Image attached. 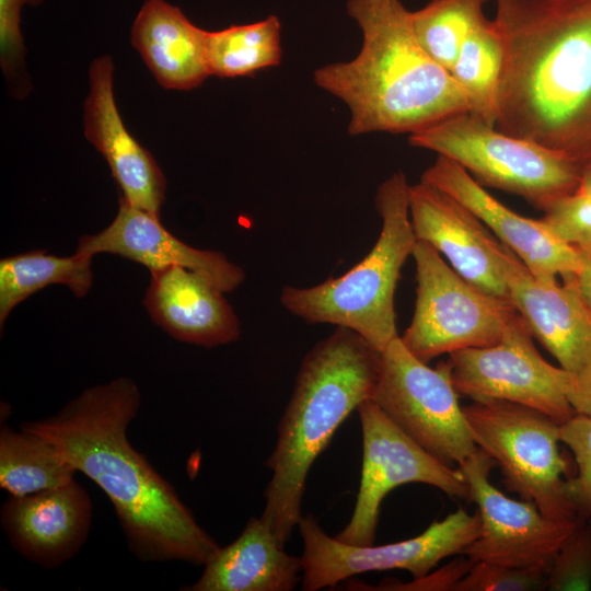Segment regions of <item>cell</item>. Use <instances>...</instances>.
Segmentation results:
<instances>
[{"instance_id": "1", "label": "cell", "mask_w": 591, "mask_h": 591, "mask_svg": "<svg viewBox=\"0 0 591 591\" xmlns=\"http://www.w3.org/2000/svg\"><path fill=\"white\" fill-rule=\"evenodd\" d=\"M139 405L136 383L118 378L84 390L57 414L23 421L20 428L53 442L77 472L106 494L139 560L205 565L220 546L128 440Z\"/></svg>"}, {"instance_id": "2", "label": "cell", "mask_w": 591, "mask_h": 591, "mask_svg": "<svg viewBox=\"0 0 591 591\" xmlns=\"http://www.w3.org/2000/svg\"><path fill=\"white\" fill-rule=\"evenodd\" d=\"M503 46L495 127L591 164V0H494Z\"/></svg>"}, {"instance_id": "3", "label": "cell", "mask_w": 591, "mask_h": 591, "mask_svg": "<svg viewBox=\"0 0 591 591\" xmlns=\"http://www.w3.org/2000/svg\"><path fill=\"white\" fill-rule=\"evenodd\" d=\"M346 10L361 30L360 51L317 68L313 80L348 106L350 136L410 135L468 113L451 73L419 44L401 0H347Z\"/></svg>"}, {"instance_id": "4", "label": "cell", "mask_w": 591, "mask_h": 591, "mask_svg": "<svg viewBox=\"0 0 591 591\" xmlns=\"http://www.w3.org/2000/svg\"><path fill=\"white\" fill-rule=\"evenodd\" d=\"M382 351L352 329L337 327L302 359L292 395L266 461L273 475L260 519L285 546L299 524L306 477L343 421L372 397Z\"/></svg>"}, {"instance_id": "5", "label": "cell", "mask_w": 591, "mask_h": 591, "mask_svg": "<svg viewBox=\"0 0 591 591\" xmlns=\"http://www.w3.org/2000/svg\"><path fill=\"white\" fill-rule=\"evenodd\" d=\"M408 189L402 171L383 181L375 195L381 231L368 255L344 275L320 285L285 286L280 293L281 305L308 323L352 329L383 351L398 336L395 290L417 241L410 221Z\"/></svg>"}, {"instance_id": "6", "label": "cell", "mask_w": 591, "mask_h": 591, "mask_svg": "<svg viewBox=\"0 0 591 591\" xmlns=\"http://www.w3.org/2000/svg\"><path fill=\"white\" fill-rule=\"evenodd\" d=\"M408 142L456 162L480 185L518 195L541 210L576 192L582 173L566 157L470 113L410 134Z\"/></svg>"}, {"instance_id": "7", "label": "cell", "mask_w": 591, "mask_h": 591, "mask_svg": "<svg viewBox=\"0 0 591 591\" xmlns=\"http://www.w3.org/2000/svg\"><path fill=\"white\" fill-rule=\"evenodd\" d=\"M463 412L475 443L499 466L508 490L534 502L549 519L577 518L565 494L567 462L559 450L558 422L500 399L473 401Z\"/></svg>"}, {"instance_id": "8", "label": "cell", "mask_w": 591, "mask_h": 591, "mask_svg": "<svg viewBox=\"0 0 591 591\" xmlns=\"http://www.w3.org/2000/svg\"><path fill=\"white\" fill-rule=\"evenodd\" d=\"M416 302L401 337L417 359L428 363L443 354L497 343L518 314L509 299L472 285L427 242L417 240Z\"/></svg>"}, {"instance_id": "9", "label": "cell", "mask_w": 591, "mask_h": 591, "mask_svg": "<svg viewBox=\"0 0 591 591\" xmlns=\"http://www.w3.org/2000/svg\"><path fill=\"white\" fill-rule=\"evenodd\" d=\"M371 398L406 434L449 466H459L478 450L449 361L430 368L408 351L399 336L382 351Z\"/></svg>"}, {"instance_id": "10", "label": "cell", "mask_w": 591, "mask_h": 591, "mask_svg": "<svg viewBox=\"0 0 591 591\" xmlns=\"http://www.w3.org/2000/svg\"><path fill=\"white\" fill-rule=\"evenodd\" d=\"M298 526L303 542L301 589L316 591L368 571L402 569L413 579L422 578L442 559L462 554L479 535L480 520L478 512L460 508L413 538L379 546L343 543L327 535L312 514L302 517Z\"/></svg>"}, {"instance_id": "11", "label": "cell", "mask_w": 591, "mask_h": 591, "mask_svg": "<svg viewBox=\"0 0 591 591\" xmlns=\"http://www.w3.org/2000/svg\"><path fill=\"white\" fill-rule=\"evenodd\" d=\"M362 431V466L359 491L349 522L335 537L367 546L375 542L380 508L397 486L421 483L452 499L471 501L463 472L432 456L397 427L369 398L357 408Z\"/></svg>"}, {"instance_id": "12", "label": "cell", "mask_w": 591, "mask_h": 591, "mask_svg": "<svg viewBox=\"0 0 591 591\" xmlns=\"http://www.w3.org/2000/svg\"><path fill=\"white\" fill-rule=\"evenodd\" d=\"M448 361L459 395L521 404L559 425L576 415L561 389L563 368L540 355L519 313L497 343L451 352Z\"/></svg>"}, {"instance_id": "13", "label": "cell", "mask_w": 591, "mask_h": 591, "mask_svg": "<svg viewBox=\"0 0 591 591\" xmlns=\"http://www.w3.org/2000/svg\"><path fill=\"white\" fill-rule=\"evenodd\" d=\"M496 462L478 450L459 465L478 507L479 535L463 551L472 561H486L514 568L546 570L578 523L544 515L534 502L514 500L489 480Z\"/></svg>"}, {"instance_id": "14", "label": "cell", "mask_w": 591, "mask_h": 591, "mask_svg": "<svg viewBox=\"0 0 591 591\" xmlns=\"http://www.w3.org/2000/svg\"><path fill=\"white\" fill-rule=\"evenodd\" d=\"M409 215L415 236L430 244L463 278L480 290L508 299L503 244L462 202L421 181L409 185Z\"/></svg>"}, {"instance_id": "15", "label": "cell", "mask_w": 591, "mask_h": 591, "mask_svg": "<svg viewBox=\"0 0 591 591\" xmlns=\"http://www.w3.org/2000/svg\"><path fill=\"white\" fill-rule=\"evenodd\" d=\"M421 181L468 208L536 277L563 280L578 271L577 248L558 239L541 219L525 218L501 204L456 162L438 155Z\"/></svg>"}, {"instance_id": "16", "label": "cell", "mask_w": 591, "mask_h": 591, "mask_svg": "<svg viewBox=\"0 0 591 591\" xmlns=\"http://www.w3.org/2000/svg\"><path fill=\"white\" fill-rule=\"evenodd\" d=\"M503 277L508 299L533 337L566 371L579 370L591 359V311L573 276L542 279L503 245Z\"/></svg>"}, {"instance_id": "17", "label": "cell", "mask_w": 591, "mask_h": 591, "mask_svg": "<svg viewBox=\"0 0 591 591\" xmlns=\"http://www.w3.org/2000/svg\"><path fill=\"white\" fill-rule=\"evenodd\" d=\"M112 58H96L90 67V92L84 102V135L106 160L130 205L160 217L166 181L152 154L125 127L117 109Z\"/></svg>"}, {"instance_id": "18", "label": "cell", "mask_w": 591, "mask_h": 591, "mask_svg": "<svg viewBox=\"0 0 591 591\" xmlns=\"http://www.w3.org/2000/svg\"><path fill=\"white\" fill-rule=\"evenodd\" d=\"M77 253H109L146 266L150 271L170 266L194 270L221 291L231 292L245 279L244 270L222 253L195 248L170 233L157 217L121 196L115 219L96 234L79 239Z\"/></svg>"}, {"instance_id": "19", "label": "cell", "mask_w": 591, "mask_h": 591, "mask_svg": "<svg viewBox=\"0 0 591 591\" xmlns=\"http://www.w3.org/2000/svg\"><path fill=\"white\" fill-rule=\"evenodd\" d=\"M91 522L92 501L76 479L60 488L11 496L1 509V524L11 545L48 569L79 552Z\"/></svg>"}, {"instance_id": "20", "label": "cell", "mask_w": 591, "mask_h": 591, "mask_svg": "<svg viewBox=\"0 0 591 591\" xmlns=\"http://www.w3.org/2000/svg\"><path fill=\"white\" fill-rule=\"evenodd\" d=\"M143 305L177 340L211 348L235 341L240 321L223 291L182 266L152 270Z\"/></svg>"}, {"instance_id": "21", "label": "cell", "mask_w": 591, "mask_h": 591, "mask_svg": "<svg viewBox=\"0 0 591 591\" xmlns=\"http://www.w3.org/2000/svg\"><path fill=\"white\" fill-rule=\"evenodd\" d=\"M208 31L164 0H147L131 27L130 42L159 84L192 90L209 76Z\"/></svg>"}, {"instance_id": "22", "label": "cell", "mask_w": 591, "mask_h": 591, "mask_svg": "<svg viewBox=\"0 0 591 591\" xmlns=\"http://www.w3.org/2000/svg\"><path fill=\"white\" fill-rule=\"evenodd\" d=\"M302 572L301 558L285 552L273 530L251 518L240 536L205 564L188 591H290Z\"/></svg>"}, {"instance_id": "23", "label": "cell", "mask_w": 591, "mask_h": 591, "mask_svg": "<svg viewBox=\"0 0 591 591\" xmlns=\"http://www.w3.org/2000/svg\"><path fill=\"white\" fill-rule=\"evenodd\" d=\"M91 255L68 257L30 251L0 260V325L22 301L49 285H66L76 297H84L93 283Z\"/></svg>"}, {"instance_id": "24", "label": "cell", "mask_w": 591, "mask_h": 591, "mask_svg": "<svg viewBox=\"0 0 591 591\" xmlns=\"http://www.w3.org/2000/svg\"><path fill=\"white\" fill-rule=\"evenodd\" d=\"M76 473L57 447L43 436L23 428H1L0 486L11 496L60 488L71 483Z\"/></svg>"}, {"instance_id": "25", "label": "cell", "mask_w": 591, "mask_h": 591, "mask_svg": "<svg viewBox=\"0 0 591 591\" xmlns=\"http://www.w3.org/2000/svg\"><path fill=\"white\" fill-rule=\"evenodd\" d=\"M502 68V42L493 19L486 18L463 43L450 73L468 113L494 126Z\"/></svg>"}, {"instance_id": "26", "label": "cell", "mask_w": 591, "mask_h": 591, "mask_svg": "<svg viewBox=\"0 0 591 591\" xmlns=\"http://www.w3.org/2000/svg\"><path fill=\"white\" fill-rule=\"evenodd\" d=\"M281 24L275 14L262 21L209 32L207 56L210 76L235 78L281 62Z\"/></svg>"}, {"instance_id": "27", "label": "cell", "mask_w": 591, "mask_h": 591, "mask_svg": "<svg viewBox=\"0 0 591 591\" xmlns=\"http://www.w3.org/2000/svg\"><path fill=\"white\" fill-rule=\"evenodd\" d=\"M487 0H430L412 11L415 35L426 53L450 72L470 34L486 19Z\"/></svg>"}, {"instance_id": "28", "label": "cell", "mask_w": 591, "mask_h": 591, "mask_svg": "<svg viewBox=\"0 0 591 591\" xmlns=\"http://www.w3.org/2000/svg\"><path fill=\"white\" fill-rule=\"evenodd\" d=\"M591 589V521L578 518L571 534L556 553L547 573L546 590Z\"/></svg>"}, {"instance_id": "29", "label": "cell", "mask_w": 591, "mask_h": 591, "mask_svg": "<svg viewBox=\"0 0 591 591\" xmlns=\"http://www.w3.org/2000/svg\"><path fill=\"white\" fill-rule=\"evenodd\" d=\"M559 439L577 464V474L566 478V497L578 518L591 520V418L576 414L559 426Z\"/></svg>"}, {"instance_id": "30", "label": "cell", "mask_w": 591, "mask_h": 591, "mask_svg": "<svg viewBox=\"0 0 591 591\" xmlns=\"http://www.w3.org/2000/svg\"><path fill=\"white\" fill-rule=\"evenodd\" d=\"M548 570L540 567L514 568L475 561L452 591H536L546 590Z\"/></svg>"}, {"instance_id": "31", "label": "cell", "mask_w": 591, "mask_h": 591, "mask_svg": "<svg viewBox=\"0 0 591 591\" xmlns=\"http://www.w3.org/2000/svg\"><path fill=\"white\" fill-rule=\"evenodd\" d=\"M541 220L563 242L591 248V196L578 192L547 205Z\"/></svg>"}, {"instance_id": "32", "label": "cell", "mask_w": 591, "mask_h": 591, "mask_svg": "<svg viewBox=\"0 0 591 591\" xmlns=\"http://www.w3.org/2000/svg\"><path fill=\"white\" fill-rule=\"evenodd\" d=\"M40 1L0 0V59L7 76H13L23 66L24 46L20 30L22 8L25 4L36 5Z\"/></svg>"}, {"instance_id": "33", "label": "cell", "mask_w": 591, "mask_h": 591, "mask_svg": "<svg viewBox=\"0 0 591 591\" xmlns=\"http://www.w3.org/2000/svg\"><path fill=\"white\" fill-rule=\"evenodd\" d=\"M473 564L474 561L465 556V558L453 560L443 568L429 572L422 578L413 579L412 582H389L378 589L452 591L453 586L466 575Z\"/></svg>"}, {"instance_id": "34", "label": "cell", "mask_w": 591, "mask_h": 591, "mask_svg": "<svg viewBox=\"0 0 591 591\" xmlns=\"http://www.w3.org/2000/svg\"><path fill=\"white\" fill-rule=\"evenodd\" d=\"M561 389L575 413L591 418V359L577 371L563 369Z\"/></svg>"}, {"instance_id": "35", "label": "cell", "mask_w": 591, "mask_h": 591, "mask_svg": "<svg viewBox=\"0 0 591 591\" xmlns=\"http://www.w3.org/2000/svg\"><path fill=\"white\" fill-rule=\"evenodd\" d=\"M580 257L579 269L573 276L577 289L591 311V248H577Z\"/></svg>"}, {"instance_id": "36", "label": "cell", "mask_w": 591, "mask_h": 591, "mask_svg": "<svg viewBox=\"0 0 591 591\" xmlns=\"http://www.w3.org/2000/svg\"><path fill=\"white\" fill-rule=\"evenodd\" d=\"M576 192L591 196V164L582 171Z\"/></svg>"}, {"instance_id": "37", "label": "cell", "mask_w": 591, "mask_h": 591, "mask_svg": "<svg viewBox=\"0 0 591 591\" xmlns=\"http://www.w3.org/2000/svg\"><path fill=\"white\" fill-rule=\"evenodd\" d=\"M591 521V520H590Z\"/></svg>"}]
</instances>
